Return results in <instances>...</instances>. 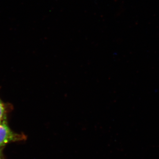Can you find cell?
<instances>
[{"label":"cell","instance_id":"6da1fadb","mask_svg":"<svg viewBox=\"0 0 159 159\" xmlns=\"http://www.w3.org/2000/svg\"><path fill=\"white\" fill-rule=\"evenodd\" d=\"M26 139L24 134L16 133L11 130L7 121L0 123V148L11 142L25 141Z\"/></svg>","mask_w":159,"mask_h":159},{"label":"cell","instance_id":"7a4b0ae2","mask_svg":"<svg viewBox=\"0 0 159 159\" xmlns=\"http://www.w3.org/2000/svg\"><path fill=\"white\" fill-rule=\"evenodd\" d=\"M6 106L0 99V123L6 121Z\"/></svg>","mask_w":159,"mask_h":159},{"label":"cell","instance_id":"3957f363","mask_svg":"<svg viewBox=\"0 0 159 159\" xmlns=\"http://www.w3.org/2000/svg\"><path fill=\"white\" fill-rule=\"evenodd\" d=\"M3 148H0V159H5L3 152Z\"/></svg>","mask_w":159,"mask_h":159}]
</instances>
